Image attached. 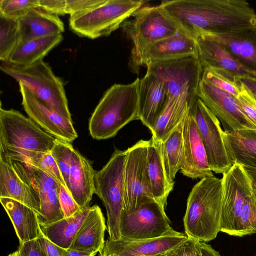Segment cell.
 Returning <instances> with one entry per match:
<instances>
[{"mask_svg": "<svg viewBox=\"0 0 256 256\" xmlns=\"http://www.w3.org/2000/svg\"><path fill=\"white\" fill-rule=\"evenodd\" d=\"M160 6L179 30L196 40L256 28V12L245 0H173Z\"/></svg>", "mask_w": 256, "mask_h": 256, "instance_id": "1", "label": "cell"}, {"mask_svg": "<svg viewBox=\"0 0 256 256\" xmlns=\"http://www.w3.org/2000/svg\"><path fill=\"white\" fill-rule=\"evenodd\" d=\"M222 179L202 178L192 188L184 217L185 234L200 242L214 240L220 232Z\"/></svg>", "mask_w": 256, "mask_h": 256, "instance_id": "2", "label": "cell"}, {"mask_svg": "<svg viewBox=\"0 0 256 256\" xmlns=\"http://www.w3.org/2000/svg\"><path fill=\"white\" fill-rule=\"evenodd\" d=\"M140 80L138 78L128 84H115L105 92L89 120V132L93 138L114 137L128 124L139 120Z\"/></svg>", "mask_w": 256, "mask_h": 256, "instance_id": "3", "label": "cell"}, {"mask_svg": "<svg viewBox=\"0 0 256 256\" xmlns=\"http://www.w3.org/2000/svg\"><path fill=\"white\" fill-rule=\"evenodd\" d=\"M0 69L18 82L22 84L51 109L72 120L64 83L43 60L28 66L2 62Z\"/></svg>", "mask_w": 256, "mask_h": 256, "instance_id": "4", "label": "cell"}, {"mask_svg": "<svg viewBox=\"0 0 256 256\" xmlns=\"http://www.w3.org/2000/svg\"><path fill=\"white\" fill-rule=\"evenodd\" d=\"M144 2L142 0H104L90 10L70 16V28L80 36L90 39L108 36Z\"/></svg>", "mask_w": 256, "mask_h": 256, "instance_id": "5", "label": "cell"}, {"mask_svg": "<svg viewBox=\"0 0 256 256\" xmlns=\"http://www.w3.org/2000/svg\"><path fill=\"white\" fill-rule=\"evenodd\" d=\"M126 150H116L106 164L94 177V194L104 204L109 238L121 239L120 220L124 209V173Z\"/></svg>", "mask_w": 256, "mask_h": 256, "instance_id": "6", "label": "cell"}, {"mask_svg": "<svg viewBox=\"0 0 256 256\" xmlns=\"http://www.w3.org/2000/svg\"><path fill=\"white\" fill-rule=\"evenodd\" d=\"M57 138L14 109L0 108V146L50 153Z\"/></svg>", "mask_w": 256, "mask_h": 256, "instance_id": "7", "label": "cell"}, {"mask_svg": "<svg viewBox=\"0 0 256 256\" xmlns=\"http://www.w3.org/2000/svg\"><path fill=\"white\" fill-rule=\"evenodd\" d=\"M203 69L198 56H188L156 62L147 66V72L164 84L169 98L184 94L190 106L197 96Z\"/></svg>", "mask_w": 256, "mask_h": 256, "instance_id": "8", "label": "cell"}, {"mask_svg": "<svg viewBox=\"0 0 256 256\" xmlns=\"http://www.w3.org/2000/svg\"><path fill=\"white\" fill-rule=\"evenodd\" d=\"M122 25L132 40V56L146 46L176 34L179 30L175 23L160 6H142Z\"/></svg>", "mask_w": 256, "mask_h": 256, "instance_id": "9", "label": "cell"}, {"mask_svg": "<svg viewBox=\"0 0 256 256\" xmlns=\"http://www.w3.org/2000/svg\"><path fill=\"white\" fill-rule=\"evenodd\" d=\"M121 238L142 240L174 234L164 206L156 201L142 204L134 210H122L120 220Z\"/></svg>", "mask_w": 256, "mask_h": 256, "instance_id": "10", "label": "cell"}, {"mask_svg": "<svg viewBox=\"0 0 256 256\" xmlns=\"http://www.w3.org/2000/svg\"><path fill=\"white\" fill-rule=\"evenodd\" d=\"M190 112L203 142L211 170L216 174H224L234 163L228 154L219 120L198 96L190 106Z\"/></svg>", "mask_w": 256, "mask_h": 256, "instance_id": "11", "label": "cell"}, {"mask_svg": "<svg viewBox=\"0 0 256 256\" xmlns=\"http://www.w3.org/2000/svg\"><path fill=\"white\" fill-rule=\"evenodd\" d=\"M220 232L232 236L246 200L254 185L242 164L234 163L222 174Z\"/></svg>", "mask_w": 256, "mask_h": 256, "instance_id": "12", "label": "cell"}, {"mask_svg": "<svg viewBox=\"0 0 256 256\" xmlns=\"http://www.w3.org/2000/svg\"><path fill=\"white\" fill-rule=\"evenodd\" d=\"M12 160L13 166L21 178L35 191L40 202L37 214L40 226L64 218L59 202L60 184L51 176L28 164Z\"/></svg>", "mask_w": 256, "mask_h": 256, "instance_id": "13", "label": "cell"}, {"mask_svg": "<svg viewBox=\"0 0 256 256\" xmlns=\"http://www.w3.org/2000/svg\"><path fill=\"white\" fill-rule=\"evenodd\" d=\"M149 140H140L126 150L124 173V209L130 212L152 201L148 188L146 166Z\"/></svg>", "mask_w": 256, "mask_h": 256, "instance_id": "14", "label": "cell"}, {"mask_svg": "<svg viewBox=\"0 0 256 256\" xmlns=\"http://www.w3.org/2000/svg\"><path fill=\"white\" fill-rule=\"evenodd\" d=\"M197 96L218 118L225 132L242 130H256L240 111L236 98L202 79Z\"/></svg>", "mask_w": 256, "mask_h": 256, "instance_id": "15", "label": "cell"}, {"mask_svg": "<svg viewBox=\"0 0 256 256\" xmlns=\"http://www.w3.org/2000/svg\"><path fill=\"white\" fill-rule=\"evenodd\" d=\"M24 109L31 120L57 139L70 142L78 138L72 120L67 119L38 99L18 82Z\"/></svg>", "mask_w": 256, "mask_h": 256, "instance_id": "16", "label": "cell"}, {"mask_svg": "<svg viewBox=\"0 0 256 256\" xmlns=\"http://www.w3.org/2000/svg\"><path fill=\"white\" fill-rule=\"evenodd\" d=\"M191 55L198 56L196 40L179 30L174 34L148 45L130 56V64L137 72L140 66Z\"/></svg>", "mask_w": 256, "mask_h": 256, "instance_id": "17", "label": "cell"}, {"mask_svg": "<svg viewBox=\"0 0 256 256\" xmlns=\"http://www.w3.org/2000/svg\"><path fill=\"white\" fill-rule=\"evenodd\" d=\"M183 156L180 172L192 179L214 176L206 149L190 108L183 120Z\"/></svg>", "mask_w": 256, "mask_h": 256, "instance_id": "18", "label": "cell"}, {"mask_svg": "<svg viewBox=\"0 0 256 256\" xmlns=\"http://www.w3.org/2000/svg\"><path fill=\"white\" fill-rule=\"evenodd\" d=\"M188 238L178 232L158 238L142 239H108L102 253L119 256H156L164 254Z\"/></svg>", "mask_w": 256, "mask_h": 256, "instance_id": "19", "label": "cell"}, {"mask_svg": "<svg viewBox=\"0 0 256 256\" xmlns=\"http://www.w3.org/2000/svg\"><path fill=\"white\" fill-rule=\"evenodd\" d=\"M196 40L202 69H211L235 78H256V75L242 67L222 45L210 36H200Z\"/></svg>", "mask_w": 256, "mask_h": 256, "instance_id": "20", "label": "cell"}, {"mask_svg": "<svg viewBox=\"0 0 256 256\" xmlns=\"http://www.w3.org/2000/svg\"><path fill=\"white\" fill-rule=\"evenodd\" d=\"M169 98L164 82L146 71L138 86L139 120L151 131Z\"/></svg>", "mask_w": 256, "mask_h": 256, "instance_id": "21", "label": "cell"}, {"mask_svg": "<svg viewBox=\"0 0 256 256\" xmlns=\"http://www.w3.org/2000/svg\"><path fill=\"white\" fill-rule=\"evenodd\" d=\"M146 176L148 188L152 198L165 206L174 182L169 178L166 171L162 154L161 142L153 136L149 140L148 148Z\"/></svg>", "mask_w": 256, "mask_h": 256, "instance_id": "22", "label": "cell"}, {"mask_svg": "<svg viewBox=\"0 0 256 256\" xmlns=\"http://www.w3.org/2000/svg\"><path fill=\"white\" fill-rule=\"evenodd\" d=\"M0 198L18 201L33 209L36 214L40 211L37 194L16 172L12 160L2 154H0Z\"/></svg>", "mask_w": 256, "mask_h": 256, "instance_id": "23", "label": "cell"}, {"mask_svg": "<svg viewBox=\"0 0 256 256\" xmlns=\"http://www.w3.org/2000/svg\"><path fill=\"white\" fill-rule=\"evenodd\" d=\"M207 36L222 45L242 67L256 75V28Z\"/></svg>", "mask_w": 256, "mask_h": 256, "instance_id": "24", "label": "cell"}, {"mask_svg": "<svg viewBox=\"0 0 256 256\" xmlns=\"http://www.w3.org/2000/svg\"><path fill=\"white\" fill-rule=\"evenodd\" d=\"M96 172L90 161L73 148L68 190L81 209L88 207L92 200Z\"/></svg>", "mask_w": 256, "mask_h": 256, "instance_id": "25", "label": "cell"}, {"mask_svg": "<svg viewBox=\"0 0 256 256\" xmlns=\"http://www.w3.org/2000/svg\"><path fill=\"white\" fill-rule=\"evenodd\" d=\"M20 43L34 39L62 34L64 30L63 22L58 16L39 8H32L18 20Z\"/></svg>", "mask_w": 256, "mask_h": 256, "instance_id": "26", "label": "cell"}, {"mask_svg": "<svg viewBox=\"0 0 256 256\" xmlns=\"http://www.w3.org/2000/svg\"><path fill=\"white\" fill-rule=\"evenodd\" d=\"M105 218L97 205L90 211L69 248L102 254L105 245Z\"/></svg>", "mask_w": 256, "mask_h": 256, "instance_id": "27", "label": "cell"}, {"mask_svg": "<svg viewBox=\"0 0 256 256\" xmlns=\"http://www.w3.org/2000/svg\"><path fill=\"white\" fill-rule=\"evenodd\" d=\"M0 201L12 222L20 244L38 237L41 230L36 211L12 198H0Z\"/></svg>", "mask_w": 256, "mask_h": 256, "instance_id": "28", "label": "cell"}, {"mask_svg": "<svg viewBox=\"0 0 256 256\" xmlns=\"http://www.w3.org/2000/svg\"><path fill=\"white\" fill-rule=\"evenodd\" d=\"M224 144L232 161L256 168V130L224 132Z\"/></svg>", "mask_w": 256, "mask_h": 256, "instance_id": "29", "label": "cell"}, {"mask_svg": "<svg viewBox=\"0 0 256 256\" xmlns=\"http://www.w3.org/2000/svg\"><path fill=\"white\" fill-rule=\"evenodd\" d=\"M88 206L72 215L49 224L40 226L42 234L51 242L68 249L90 210Z\"/></svg>", "mask_w": 256, "mask_h": 256, "instance_id": "30", "label": "cell"}, {"mask_svg": "<svg viewBox=\"0 0 256 256\" xmlns=\"http://www.w3.org/2000/svg\"><path fill=\"white\" fill-rule=\"evenodd\" d=\"M190 106V100L186 95L169 98L150 131L152 136L161 142L164 140L183 120Z\"/></svg>", "mask_w": 256, "mask_h": 256, "instance_id": "31", "label": "cell"}, {"mask_svg": "<svg viewBox=\"0 0 256 256\" xmlns=\"http://www.w3.org/2000/svg\"><path fill=\"white\" fill-rule=\"evenodd\" d=\"M63 40L62 34L34 39L20 44L8 62L18 66H28L40 60Z\"/></svg>", "mask_w": 256, "mask_h": 256, "instance_id": "32", "label": "cell"}, {"mask_svg": "<svg viewBox=\"0 0 256 256\" xmlns=\"http://www.w3.org/2000/svg\"><path fill=\"white\" fill-rule=\"evenodd\" d=\"M0 154L6 156L12 160L24 162L36 167L51 176L59 184L66 187L50 152L46 153L0 146Z\"/></svg>", "mask_w": 256, "mask_h": 256, "instance_id": "33", "label": "cell"}, {"mask_svg": "<svg viewBox=\"0 0 256 256\" xmlns=\"http://www.w3.org/2000/svg\"><path fill=\"white\" fill-rule=\"evenodd\" d=\"M184 118L161 142L162 154L166 171L169 178L174 182L176 174L180 170L182 160Z\"/></svg>", "mask_w": 256, "mask_h": 256, "instance_id": "34", "label": "cell"}, {"mask_svg": "<svg viewBox=\"0 0 256 256\" xmlns=\"http://www.w3.org/2000/svg\"><path fill=\"white\" fill-rule=\"evenodd\" d=\"M20 43L18 20L0 15V60L8 62Z\"/></svg>", "mask_w": 256, "mask_h": 256, "instance_id": "35", "label": "cell"}, {"mask_svg": "<svg viewBox=\"0 0 256 256\" xmlns=\"http://www.w3.org/2000/svg\"><path fill=\"white\" fill-rule=\"evenodd\" d=\"M256 233V186L246 200L232 236H243Z\"/></svg>", "mask_w": 256, "mask_h": 256, "instance_id": "36", "label": "cell"}, {"mask_svg": "<svg viewBox=\"0 0 256 256\" xmlns=\"http://www.w3.org/2000/svg\"><path fill=\"white\" fill-rule=\"evenodd\" d=\"M204 82L225 91L237 98L240 88V82L237 78L226 74L208 69H203L202 78Z\"/></svg>", "mask_w": 256, "mask_h": 256, "instance_id": "37", "label": "cell"}, {"mask_svg": "<svg viewBox=\"0 0 256 256\" xmlns=\"http://www.w3.org/2000/svg\"><path fill=\"white\" fill-rule=\"evenodd\" d=\"M72 148L73 146L70 142L56 139L55 144L50 152L68 190L69 186Z\"/></svg>", "mask_w": 256, "mask_h": 256, "instance_id": "38", "label": "cell"}, {"mask_svg": "<svg viewBox=\"0 0 256 256\" xmlns=\"http://www.w3.org/2000/svg\"><path fill=\"white\" fill-rule=\"evenodd\" d=\"M38 8V0H0V15L17 20L32 8Z\"/></svg>", "mask_w": 256, "mask_h": 256, "instance_id": "39", "label": "cell"}, {"mask_svg": "<svg viewBox=\"0 0 256 256\" xmlns=\"http://www.w3.org/2000/svg\"><path fill=\"white\" fill-rule=\"evenodd\" d=\"M236 100L242 112L256 128V100L241 82Z\"/></svg>", "mask_w": 256, "mask_h": 256, "instance_id": "40", "label": "cell"}, {"mask_svg": "<svg viewBox=\"0 0 256 256\" xmlns=\"http://www.w3.org/2000/svg\"><path fill=\"white\" fill-rule=\"evenodd\" d=\"M164 256H202L200 242L191 238L174 248Z\"/></svg>", "mask_w": 256, "mask_h": 256, "instance_id": "41", "label": "cell"}, {"mask_svg": "<svg viewBox=\"0 0 256 256\" xmlns=\"http://www.w3.org/2000/svg\"><path fill=\"white\" fill-rule=\"evenodd\" d=\"M59 202L64 218L70 216L81 210L68 190L60 184Z\"/></svg>", "mask_w": 256, "mask_h": 256, "instance_id": "42", "label": "cell"}, {"mask_svg": "<svg viewBox=\"0 0 256 256\" xmlns=\"http://www.w3.org/2000/svg\"><path fill=\"white\" fill-rule=\"evenodd\" d=\"M104 0H66V14L70 16L90 10Z\"/></svg>", "mask_w": 256, "mask_h": 256, "instance_id": "43", "label": "cell"}, {"mask_svg": "<svg viewBox=\"0 0 256 256\" xmlns=\"http://www.w3.org/2000/svg\"><path fill=\"white\" fill-rule=\"evenodd\" d=\"M36 240L44 256H66L67 250L51 242L42 234V232Z\"/></svg>", "mask_w": 256, "mask_h": 256, "instance_id": "44", "label": "cell"}, {"mask_svg": "<svg viewBox=\"0 0 256 256\" xmlns=\"http://www.w3.org/2000/svg\"><path fill=\"white\" fill-rule=\"evenodd\" d=\"M46 12L56 15L66 14V0H38V8Z\"/></svg>", "mask_w": 256, "mask_h": 256, "instance_id": "45", "label": "cell"}, {"mask_svg": "<svg viewBox=\"0 0 256 256\" xmlns=\"http://www.w3.org/2000/svg\"><path fill=\"white\" fill-rule=\"evenodd\" d=\"M18 250L20 256H44L38 245L36 239L20 244Z\"/></svg>", "mask_w": 256, "mask_h": 256, "instance_id": "46", "label": "cell"}, {"mask_svg": "<svg viewBox=\"0 0 256 256\" xmlns=\"http://www.w3.org/2000/svg\"><path fill=\"white\" fill-rule=\"evenodd\" d=\"M238 79L256 100V78L243 77Z\"/></svg>", "mask_w": 256, "mask_h": 256, "instance_id": "47", "label": "cell"}, {"mask_svg": "<svg viewBox=\"0 0 256 256\" xmlns=\"http://www.w3.org/2000/svg\"><path fill=\"white\" fill-rule=\"evenodd\" d=\"M202 256H221L211 246L205 242H200Z\"/></svg>", "mask_w": 256, "mask_h": 256, "instance_id": "48", "label": "cell"}, {"mask_svg": "<svg viewBox=\"0 0 256 256\" xmlns=\"http://www.w3.org/2000/svg\"><path fill=\"white\" fill-rule=\"evenodd\" d=\"M97 252L84 251L68 248L66 250V256H95Z\"/></svg>", "mask_w": 256, "mask_h": 256, "instance_id": "49", "label": "cell"}, {"mask_svg": "<svg viewBox=\"0 0 256 256\" xmlns=\"http://www.w3.org/2000/svg\"><path fill=\"white\" fill-rule=\"evenodd\" d=\"M244 168L252 180L254 186H256V168L248 166Z\"/></svg>", "mask_w": 256, "mask_h": 256, "instance_id": "50", "label": "cell"}, {"mask_svg": "<svg viewBox=\"0 0 256 256\" xmlns=\"http://www.w3.org/2000/svg\"><path fill=\"white\" fill-rule=\"evenodd\" d=\"M8 256H20V254L19 250H18L10 254H9Z\"/></svg>", "mask_w": 256, "mask_h": 256, "instance_id": "51", "label": "cell"}, {"mask_svg": "<svg viewBox=\"0 0 256 256\" xmlns=\"http://www.w3.org/2000/svg\"><path fill=\"white\" fill-rule=\"evenodd\" d=\"M101 254L102 256H119L114 254H104L102 252V254ZM164 254L156 256H164Z\"/></svg>", "mask_w": 256, "mask_h": 256, "instance_id": "52", "label": "cell"}, {"mask_svg": "<svg viewBox=\"0 0 256 256\" xmlns=\"http://www.w3.org/2000/svg\"><path fill=\"white\" fill-rule=\"evenodd\" d=\"M99 256H102L101 254H99Z\"/></svg>", "mask_w": 256, "mask_h": 256, "instance_id": "53", "label": "cell"}]
</instances>
